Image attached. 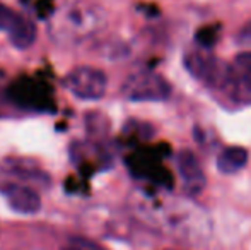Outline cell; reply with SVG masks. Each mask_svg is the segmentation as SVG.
I'll return each instance as SVG.
<instances>
[{
	"mask_svg": "<svg viewBox=\"0 0 251 250\" xmlns=\"http://www.w3.org/2000/svg\"><path fill=\"white\" fill-rule=\"evenodd\" d=\"M236 72H239L241 76L251 77V52H241L236 55L234 62H232Z\"/></svg>",
	"mask_w": 251,
	"mask_h": 250,
	"instance_id": "5bb4252c",
	"label": "cell"
},
{
	"mask_svg": "<svg viewBox=\"0 0 251 250\" xmlns=\"http://www.w3.org/2000/svg\"><path fill=\"white\" fill-rule=\"evenodd\" d=\"M176 167L181 175L183 180V189L188 195H199L201 190L205 189L207 184V177L203 173L199 158L195 156V153L190 149H183L176 156Z\"/></svg>",
	"mask_w": 251,
	"mask_h": 250,
	"instance_id": "8992f818",
	"label": "cell"
},
{
	"mask_svg": "<svg viewBox=\"0 0 251 250\" xmlns=\"http://www.w3.org/2000/svg\"><path fill=\"white\" fill-rule=\"evenodd\" d=\"M50 182L48 173H45L33 160L7 158L0 163V190L10 185H40L47 189Z\"/></svg>",
	"mask_w": 251,
	"mask_h": 250,
	"instance_id": "3957f363",
	"label": "cell"
},
{
	"mask_svg": "<svg viewBox=\"0 0 251 250\" xmlns=\"http://www.w3.org/2000/svg\"><path fill=\"white\" fill-rule=\"evenodd\" d=\"M19 16H21L19 12L7 7L5 3H0V31L9 33L14 24H16V21L19 19Z\"/></svg>",
	"mask_w": 251,
	"mask_h": 250,
	"instance_id": "7c38bea8",
	"label": "cell"
},
{
	"mask_svg": "<svg viewBox=\"0 0 251 250\" xmlns=\"http://www.w3.org/2000/svg\"><path fill=\"white\" fill-rule=\"evenodd\" d=\"M224 93L232 101H236V103H243V105L251 103V77L241 76L232 67V77L229 81L227 87L224 89Z\"/></svg>",
	"mask_w": 251,
	"mask_h": 250,
	"instance_id": "8fae6325",
	"label": "cell"
},
{
	"mask_svg": "<svg viewBox=\"0 0 251 250\" xmlns=\"http://www.w3.org/2000/svg\"><path fill=\"white\" fill-rule=\"evenodd\" d=\"M65 87L80 100H100L104 96L108 79L102 70L96 67L82 65L70 70L63 79Z\"/></svg>",
	"mask_w": 251,
	"mask_h": 250,
	"instance_id": "277c9868",
	"label": "cell"
},
{
	"mask_svg": "<svg viewBox=\"0 0 251 250\" xmlns=\"http://www.w3.org/2000/svg\"><path fill=\"white\" fill-rule=\"evenodd\" d=\"M185 67L195 79L212 89L224 91L232 77V65L219 60L207 52H190L185 55Z\"/></svg>",
	"mask_w": 251,
	"mask_h": 250,
	"instance_id": "6da1fadb",
	"label": "cell"
},
{
	"mask_svg": "<svg viewBox=\"0 0 251 250\" xmlns=\"http://www.w3.org/2000/svg\"><path fill=\"white\" fill-rule=\"evenodd\" d=\"M250 154L241 146H229L217 156V170L224 175H234L248 165Z\"/></svg>",
	"mask_w": 251,
	"mask_h": 250,
	"instance_id": "9c48e42d",
	"label": "cell"
},
{
	"mask_svg": "<svg viewBox=\"0 0 251 250\" xmlns=\"http://www.w3.org/2000/svg\"><path fill=\"white\" fill-rule=\"evenodd\" d=\"M250 34H251V31H250Z\"/></svg>",
	"mask_w": 251,
	"mask_h": 250,
	"instance_id": "e0dca14e",
	"label": "cell"
},
{
	"mask_svg": "<svg viewBox=\"0 0 251 250\" xmlns=\"http://www.w3.org/2000/svg\"><path fill=\"white\" fill-rule=\"evenodd\" d=\"M122 94L130 101H164L171 96V84L155 72H135L125 79Z\"/></svg>",
	"mask_w": 251,
	"mask_h": 250,
	"instance_id": "7a4b0ae2",
	"label": "cell"
},
{
	"mask_svg": "<svg viewBox=\"0 0 251 250\" xmlns=\"http://www.w3.org/2000/svg\"><path fill=\"white\" fill-rule=\"evenodd\" d=\"M2 194L14 213L36 214L41 209V197L31 185H10Z\"/></svg>",
	"mask_w": 251,
	"mask_h": 250,
	"instance_id": "ba28073f",
	"label": "cell"
},
{
	"mask_svg": "<svg viewBox=\"0 0 251 250\" xmlns=\"http://www.w3.org/2000/svg\"><path fill=\"white\" fill-rule=\"evenodd\" d=\"M125 132L140 136V139H151L152 134H154V130H152L151 125L142 124V122H130L128 125H125Z\"/></svg>",
	"mask_w": 251,
	"mask_h": 250,
	"instance_id": "9a60e30c",
	"label": "cell"
},
{
	"mask_svg": "<svg viewBox=\"0 0 251 250\" xmlns=\"http://www.w3.org/2000/svg\"><path fill=\"white\" fill-rule=\"evenodd\" d=\"M63 250H106L101 245H98L96 242L89 240L84 237H72L69 240V244L63 247Z\"/></svg>",
	"mask_w": 251,
	"mask_h": 250,
	"instance_id": "4fadbf2b",
	"label": "cell"
},
{
	"mask_svg": "<svg viewBox=\"0 0 251 250\" xmlns=\"http://www.w3.org/2000/svg\"><path fill=\"white\" fill-rule=\"evenodd\" d=\"M9 41L17 48V50H26L36 41V26L29 17L21 14L19 19L9 31Z\"/></svg>",
	"mask_w": 251,
	"mask_h": 250,
	"instance_id": "30bf717a",
	"label": "cell"
},
{
	"mask_svg": "<svg viewBox=\"0 0 251 250\" xmlns=\"http://www.w3.org/2000/svg\"><path fill=\"white\" fill-rule=\"evenodd\" d=\"M128 168L135 177L154 180L155 184L171 187V175H169V171L166 168H162L159 165L157 154L151 153V151H139V153L132 154L128 158Z\"/></svg>",
	"mask_w": 251,
	"mask_h": 250,
	"instance_id": "52a82bcc",
	"label": "cell"
},
{
	"mask_svg": "<svg viewBox=\"0 0 251 250\" xmlns=\"http://www.w3.org/2000/svg\"><path fill=\"white\" fill-rule=\"evenodd\" d=\"M168 250H175V249H168Z\"/></svg>",
	"mask_w": 251,
	"mask_h": 250,
	"instance_id": "2e32d148",
	"label": "cell"
},
{
	"mask_svg": "<svg viewBox=\"0 0 251 250\" xmlns=\"http://www.w3.org/2000/svg\"><path fill=\"white\" fill-rule=\"evenodd\" d=\"M10 100L21 108L34 111H50L53 110V98L47 86L29 77H21L10 86Z\"/></svg>",
	"mask_w": 251,
	"mask_h": 250,
	"instance_id": "5b68a950",
	"label": "cell"
}]
</instances>
